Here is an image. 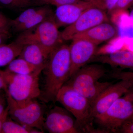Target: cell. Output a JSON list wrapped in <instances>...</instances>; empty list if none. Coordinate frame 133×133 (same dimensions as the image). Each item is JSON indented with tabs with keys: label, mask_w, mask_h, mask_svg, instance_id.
<instances>
[{
	"label": "cell",
	"mask_w": 133,
	"mask_h": 133,
	"mask_svg": "<svg viewBox=\"0 0 133 133\" xmlns=\"http://www.w3.org/2000/svg\"><path fill=\"white\" fill-rule=\"evenodd\" d=\"M70 66V47L62 44L50 54L43 70L45 81L41 95L43 100L56 102L58 92L69 79Z\"/></svg>",
	"instance_id": "1"
},
{
	"label": "cell",
	"mask_w": 133,
	"mask_h": 133,
	"mask_svg": "<svg viewBox=\"0 0 133 133\" xmlns=\"http://www.w3.org/2000/svg\"><path fill=\"white\" fill-rule=\"evenodd\" d=\"M76 119L82 133H101L94 126L92 105L86 98L67 85L58 92L56 99Z\"/></svg>",
	"instance_id": "2"
},
{
	"label": "cell",
	"mask_w": 133,
	"mask_h": 133,
	"mask_svg": "<svg viewBox=\"0 0 133 133\" xmlns=\"http://www.w3.org/2000/svg\"><path fill=\"white\" fill-rule=\"evenodd\" d=\"M107 70L102 65L86 64L81 67L65 84L67 85L86 98L92 106L106 88L112 84L109 82H100Z\"/></svg>",
	"instance_id": "3"
},
{
	"label": "cell",
	"mask_w": 133,
	"mask_h": 133,
	"mask_svg": "<svg viewBox=\"0 0 133 133\" xmlns=\"http://www.w3.org/2000/svg\"><path fill=\"white\" fill-rule=\"evenodd\" d=\"M43 69H39L30 74H20L1 70L8 91L20 105H23L41 96L39 77Z\"/></svg>",
	"instance_id": "4"
},
{
	"label": "cell",
	"mask_w": 133,
	"mask_h": 133,
	"mask_svg": "<svg viewBox=\"0 0 133 133\" xmlns=\"http://www.w3.org/2000/svg\"><path fill=\"white\" fill-rule=\"evenodd\" d=\"M133 115V92L129 91L118 99L94 122L101 133H119L122 125Z\"/></svg>",
	"instance_id": "5"
},
{
	"label": "cell",
	"mask_w": 133,
	"mask_h": 133,
	"mask_svg": "<svg viewBox=\"0 0 133 133\" xmlns=\"http://www.w3.org/2000/svg\"><path fill=\"white\" fill-rule=\"evenodd\" d=\"M53 15L34 28L21 32L15 41L23 46L29 44H38L50 55L63 43Z\"/></svg>",
	"instance_id": "6"
},
{
	"label": "cell",
	"mask_w": 133,
	"mask_h": 133,
	"mask_svg": "<svg viewBox=\"0 0 133 133\" xmlns=\"http://www.w3.org/2000/svg\"><path fill=\"white\" fill-rule=\"evenodd\" d=\"M5 92L10 118L24 127L38 129L44 132L45 118L40 103L34 99L24 104L20 105L11 97L7 87Z\"/></svg>",
	"instance_id": "7"
},
{
	"label": "cell",
	"mask_w": 133,
	"mask_h": 133,
	"mask_svg": "<svg viewBox=\"0 0 133 133\" xmlns=\"http://www.w3.org/2000/svg\"><path fill=\"white\" fill-rule=\"evenodd\" d=\"M107 13L99 8L92 7L86 10L71 25L61 32L63 41H72L76 36L104 22L109 21Z\"/></svg>",
	"instance_id": "8"
},
{
	"label": "cell",
	"mask_w": 133,
	"mask_h": 133,
	"mask_svg": "<svg viewBox=\"0 0 133 133\" xmlns=\"http://www.w3.org/2000/svg\"><path fill=\"white\" fill-rule=\"evenodd\" d=\"M44 129L50 133H81L76 119L65 108L55 106L45 118Z\"/></svg>",
	"instance_id": "9"
},
{
	"label": "cell",
	"mask_w": 133,
	"mask_h": 133,
	"mask_svg": "<svg viewBox=\"0 0 133 133\" xmlns=\"http://www.w3.org/2000/svg\"><path fill=\"white\" fill-rule=\"evenodd\" d=\"M133 86V80L121 79L106 88L95 100L92 106L91 116L102 114L118 99L125 95Z\"/></svg>",
	"instance_id": "10"
},
{
	"label": "cell",
	"mask_w": 133,
	"mask_h": 133,
	"mask_svg": "<svg viewBox=\"0 0 133 133\" xmlns=\"http://www.w3.org/2000/svg\"><path fill=\"white\" fill-rule=\"evenodd\" d=\"M70 47L71 66L69 78L81 67L91 62L97 52V46L90 41L75 38Z\"/></svg>",
	"instance_id": "11"
},
{
	"label": "cell",
	"mask_w": 133,
	"mask_h": 133,
	"mask_svg": "<svg viewBox=\"0 0 133 133\" xmlns=\"http://www.w3.org/2000/svg\"><path fill=\"white\" fill-rule=\"evenodd\" d=\"M95 7L90 2L83 0L77 3L62 5L56 8L53 17L58 28L71 25L89 8Z\"/></svg>",
	"instance_id": "12"
},
{
	"label": "cell",
	"mask_w": 133,
	"mask_h": 133,
	"mask_svg": "<svg viewBox=\"0 0 133 133\" xmlns=\"http://www.w3.org/2000/svg\"><path fill=\"white\" fill-rule=\"evenodd\" d=\"M118 35V30L117 28L109 21L92 27L87 31L76 36L74 38L86 39L98 45L104 42L115 38Z\"/></svg>",
	"instance_id": "13"
},
{
	"label": "cell",
	"mask_w": 133,
	"mask_h": 133,
	"mask_svg": "<svg viewBox=\"0 0 133 133\" xmlns=\"http://www.w3.org/2000/svg\"><path fill=\"white\" fill-rule=\"evenodd\" d=\"M91 62L105 64L114 68L133 70V52L124 50L97 55L91 60Z\"/></svg>",
	"instance_id": "14"
},
{
	"label": "cell",
	"mask_w": 133,
	"mask_h": 133,
	"mask_svg": "<svg viewBox=\"0 0 133 133\" xmlns=\"http://www.w3.org/2000/svg\"><path fill=\"white\" fill-rule=\"evenodd\" d=\"M49 56L41 45L31 43L24 45L19 57L37 68L44 69Z\"/></svg>",
	"instance_id": "15"
},
{
	"label": "cell",
	"mask_w": 133,
	"mask_h": 133,
	"mask_svg": "<svg viewBox=\"0 0 133 133\" xmlns=\"http://www.w3.org/2000/svg\"><path fill=\"white\" fill-rule=\"evenodd\" d=\"M23 47L15 40L8 44L0 46V67L8 65L18 57Z\"/></svg>",
	"instance_id": "16"
},
{
	"label": "cell",
	"mask_w": 133,
	"mask_h": 133,
	"mask_svg": "<svg viewBox=\"0 0 133 133\" xmlns=\"http://www.w3.org/2000/svg\"><path fill=\"white\" fill-rule=\"evenodd\" d=\"M54 14L52 9L49 6H41L37 12L26 23L20 27L17 31L22 32L36 27L47 20Z\"/></svg>",
	"instance_id": "17"
},
{
	"label": "cell",
	"mask_w": 133,
	"mask_h": 133,
	"mask_svg": "<svg viewBox=\"0 0 133 133\" xmlns=\"http://www.w3.org/2000/svg\"><path fill=\"white\" fill-rule=\"evenodd\" d=\"M27 62L22 58L17 57L8 65L6 70L16 74H31L39 69Z\"/></svg>",
	"instance_id": "18"
},
{
	"label": "cell",
	"mask_w": 133,
	"mask_h": 133,
	"mask_svg": "<svg viewBox=\"0 0 133 133\" xmlns=\"http://www.w3.org/2000/svg\"><path fill=\"white\" fill-rule=\"evenodd\" d=\"M35 128L24 127L21 124L8 118L3 124L2 133H34Z\"/></svg>",
	"instance_id": "19"
},
{
	"label": "cell",
	"mask_w": 133,
	"mask_h": 133,
	"mask_svg": "<svg viewBox=\"0 0 133 133\" xmlns=\"http://www.w3.org/2000/svg\"><path fill=\"white\" fill-rule=\"evenodd\" d=\"M38 7H30L26 8L23 12H22L19 16L15 19L10 21V26H11L15 30L17 31V30L22 26L29 19L32 17L33 15L37 12L39 9Z\"/></svg>",
	"instance_id": "20"
},
{
	"label": "cell",
	"mask_w": 133,
	"mask_h": 133,
	"mask_svg": "<svg viewBox=\"0 0 133 133\" xmlns=\"http://www.w3.org/2000/svg\"><path fill=\"white\" fill-rule=\"evenodd\" d=\"M36 0H0L3 5L16 9H24L35 6Z\"/></svg>",
	"instance_id": "21"
},
{
	"label": "cell",
	"mask_w": 133,
	"mask_h": 133,
	"mask_svg": "<svg viewBox=\"0 0 133 133\" xmlns=\"http://www.w3.org/2000/svg\"><path fill=\"white\" fill-rule=\"evenodd\" d=\"M90 2L95 7L105 10L110 14L118 0H86Z\"/></svg>",
	"instance_id": "22"
},
{
	"label": "cell",
	"mask_w": 133,
	"mask_h": 133,
	"mask_svg": "<svg viewBox=\"0 0 133 133\" xmlns=\"http://www.w3.org/2000/svg\"><path fill=\"white\" fill-rule=\"evenodd\" d=\"M83 0H36L35 6H41L53 5L58 7L62 5L77 3Z\"/></svg>",
	"instance_id": "23"
},
{
	"label": "cell",
	"mask_w": 133,
	"mask_h": 133,
	"mask_svg": "<svg viewBox=\"0 0 133 133\" xmlns=\"http://www.w3.org/2000/svg\"><path fill=\"white\" fill-rule=\"evenodd\" d=\"M133 4V0H118L110 14H115L118 12H124Z\"/></svg>",
	"instance_id": "24"
},
{
	"label": "cell",
	"mask_w": 133,
	"mask_h": 133,
	"mask_svg": "<svg viewBox=\"0 0 133 133\" xmlns=\"http://www.w3.org/2000/svg\"><path fill=\"white\" fill-rule=\"evenodd\" d=\"M114 78L117 79H128L133 80V72H132L122 71L117 70L112 74Z\"/></svg>",
	"instance_id": "25"
},
{
	"label": "cell",
	"mask_w": 133,
	"mask_h": 133,
	"mask_svg": "<svg viewBox=\"0 0 133 133\" xmlns=\"http://www.w3.org/2000/svg\"><path fill=\"white\" fill-rule=\"evenodd\" d=\"M119 133H133V121L129 119L122 125Z\"/></svg>",
	"instance_id": "26"
},
{
	"label": "cell",
	"mask_w": 133,
	"mask_h": 133,
	"mask_svg": "<svg viewBox=\"0 0 133 133\" xmlns=\"http://www.w3.org/2000/svg\"><path fill=\"white\" fill-rule=\"evenodd\" d=\"M7 106V102L5 92L0 93V115L2 114Z\"/></svg>",
	"instance_id": "27"
},
{
	"label": "cell",
	"mask_w": 133,
	"mask_h": 133,
	"mask_svg": "<svg viewBox=\"0 0 133 133\" xmlns=\"http://www.w3.org/2000/svg\"><path fill=\"white\" fill-rule=\"evenodd\" d=\"M9 116V108L8 106H7L6 109L4 110L2 114L0 115V133H2L3 124L8 118Z\"/></svg>",
	"instance_id": "28"
},
{
	"label": "cell",
	"mask_w": 133,
	"mask_h": 133,
	"mask_svg": "<svg viewBox=\"0 0 133 133\" xmlns=\"http://www.w3.org/2000/svg\"><path fill=\"white\" fill-rule=\"evenodd\" d=\"M9 36V30L0 31V46L5 44Z\"/></svg>",
	"instance_id": "29"
},
{
	"label": "cell",
	"mask_w": 133,
	"mask_h": 133,
	"mask_svg": "<svg viewBox=\"0 0 133 133\" xmlns=\"http://www.w3.org/2000/svg\"><path fill=\"white\" fill-rule=\"evenodd\" d=\"M7 85L1 73L0 70V93L3 92L5 91V90L7 88Z\"/></svg>",
	"instance_id": "30"
},
{
	"label": "cell",
	"mask_w": 133,
	"mask_h": 133,
	"mask_svg": "<svg viewBox=\"0 0 133 133\" xmlns=\"http://www.w3.org/2000/svg\"><path fill=\"white\" fill-rule=\"evenodd\" d=\"M9 23L0 22V31L9 30V28L10 26Z\"/></svg>",
	"instance_id": "31"
},
{
	"label": "cell",
	"mask_w": 133,
	"mask_h": 133,
	"mask_svg": "<svg viewBox=\"0 0 133 133\" xmlns=\"http://www.w3.org/2000/svg\"><path fill=\"white\" fill-rule=\"evenodd\" d=\"M0 22L9 23L10 21H9L8 18L5 15L3 14L2 13L0 12Z\"/></svg>",
	"instance_id": "32"
},
{
	"label": "cell",
	"mask_w": 133,
	"mask_h": 133,
	"mask_svg": "<svg viewBox=\"0 0 133 133\" xmlns=\"http://www.w3.org/2000/svg\"><path fill=\"white\" fill-rule=\"evenodd\" d=\"M129 17H130V18L131 21L133 22V8L132 10H131V12H130Z\"/></svg>",
	"instance_id": "33"
},
{
	"label": "cell",
	"mask_w": 133,
	"mask_h": 133,
	"mask_svg": "<svg viewBox=\"0 0 133 133\" xmlns=\"http://www.w3.org/2000/svg\"><path fill=\"white\" fill-rule=\"evenodd\" d=\"M129 91H131L133 92V86L130 89V90Z\"/></svg>",
	"instance_id": "34"
},
{
	"label": "cell",
	"mask_w": 133,
	"mask_h": 133,
	"mask_svg": "<svg viewBox=\"0 0 133 133\" xmlns=\"http://www.w3.org/2000/svg\"><path fill=\"white\" fill-rule=\"evenodd\" d=\"M129 119H131V120L133 121V115H132V117H131V118Z\"/></svg>",
	"instance_id": "35"
}]
</instances>
